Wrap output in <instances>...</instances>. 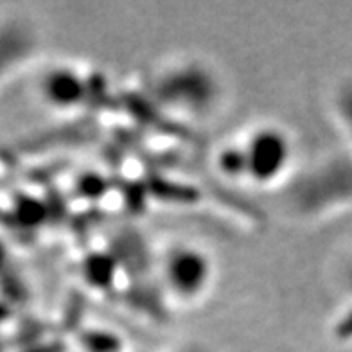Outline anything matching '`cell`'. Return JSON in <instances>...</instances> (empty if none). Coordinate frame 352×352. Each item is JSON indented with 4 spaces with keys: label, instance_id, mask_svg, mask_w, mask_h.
Returning <instances> with one entry per match:
<instances>
[{
    "label": "cell",
    "instance_id": "cell-1",
    "mask_svg": "<svg viewBox=\"0 0 352 352\" xmlns=\"http://www.w3.org/2000/svg\"><path fill=\"white\" fill-rule=\"evenodd\" d=\"M289 142L278 130L263 128L257 130L239 153V164L245 175L266 184L275 180L287 166Z\"/></svg>",
    "mask_w": 352,
    "mask_h": 352
},
{
    "label": "cell",
    "instance_id": "cell-2",
    "mask_svg": "<svg viewBox=\"0 0 352 352\" xmlns=\"http://www.w3.org/2000/svg\"><path fill=\"white\" fill-rule=\"evenodd\" d=\"M164 275L176 295L192 298L204 292L209 280V261L195 248H175L167 254Z\"/></svg>",
    "mask_w": 352,
    "mask_h": 352
}]
</instances>
